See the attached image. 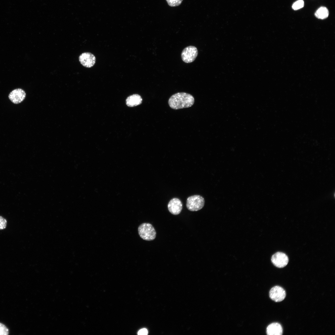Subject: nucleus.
I'll list each match as a JSON object with an SVG mask.
<instances>
[{"label":"nucleus","mask_w":335,"mask_h":335,"mask_svg":"<svg viewBox=\"0 0 335 335\" xmlns=\"http://www.w3.org/2000/svg\"><path fill=\"white\" fill-rule=\"evenodd\" d=\"M194 102L191 95L184 92H178L172 95L169 98L170 107L174 109L187 108L192 106Z\"/></svg>","instance_id":"nucleus-1"},{"label":"nucleus","mask_w":335,"mask_h":335,"mask_svg":"<svg viewBox=\"0 0 335 335\" xmlns=\"http://www.w3.org/2000/svg\"><path fill=\"white\" fill-rule=\"evenodd\" d=\"M138 232L140 237L146 241H151L156 238V232L153 226L150 223H143L138 228Z\"/></svg>","instance_id":"nucleus-2"},{"label":"nucleus","mask_w":335,"mask_h":335,"mask_svg":"<svg viewBox=\"0 0 335 335\" xmlns=\"http://www.w3.org/2000/svg\"><path fill=\"white\" fill-rule=\"evenodd\" d=\"M205 200L202 196L195 195L189 197L186 200L187 208L191 211H197L201 209L204 206Z\"/></svg>","instance_id":"nucleus-3"},{"label":"nucleus","mask_w":335,"mask_h":335,"mask_svg":"<svg viewBox=\"0 0 335 335\" xmlns=\"http://www.w3.org/2000/svg\"><path fill=\"white\" fill-rule=\"evenodd\" d=\"M198 55L197 48L194 46H190L183 49L181 53V58L184 62L189 63L194 61Z\"/></svg>","instance_id":"nucleus-4"},{"label":"nucleus","mask_w":335,"mask_h":335,"mask_svg":"<svg viewBox=\"0 0 335 335\" xmlns=\"http://www.w3.org/2000/svg\"><path fill=\"white\" fill-rule=\"evenodd\" d=\"M271 261L273 264L276 267L283 268L285 266L288 262L287 256L284 253L278 252L272 256Z\"/></svg>","instance_id":"nucleus-5"},{"label":"nucleus","mask_w":335,"mask_h":335,"mask_svg":"<svg viewBox=\"0 0 335 335\" xmlns=\"http://www.w3.org/2000/svg\"><path fill=\"white\" fill-rule=\"evenodd\" d=\"M269 294L270 299L276 302H280L283 300L286 295L285 290L282 287L278 286L272 288L269 292Z\"/></svg>","instance_id":"nucleus-6"},{"label":"nucleus","mask_w":335,"mask_h":335,"mask_svg":"<svg viewBox=\"0 0 335 335\" xmlns=\"http://www.w3.org/2000/svg\"><path fill=\"white\" fill-rule=\"evenodd\" d=\"M79 60L83 66L91 68L95 65L96 59L94 55L91 53L85 52L81 54L79 57Z\"/></svg>","instance_id":"nucleus-7"},{"label":"nucleus","mask_w":335,"mask_h":335,"mask_svg":"<svg viewBox=\"0 0 335 335\" xmlns=\"http://www.w3.org/2000/svg\"><path fill=\"white\" fill-rule=\"evenodd\" d=\"M26 93L23 89L17 88L13 90L9 94L8 97L13 103L18 104L21 103L25 99Z\"/></svg>","instance_id":"nucleus-8"},{"label":"nucleus","mask_w":335,"mask_h":335,"mask_svg":"<svg viewBox=\"0 0 335 335\" xmlns=\"http://www.w3.org/2000/svg\"><path fill=\"white\" fill-rule=\"evenodd\" d=\"M168 208L171 213L174 215H177L180 214L182 210V204L180 199L174 198L168 203Z\"/></svg>","instance_id":"nucleus-9"},{"label":"nucleus","mask_w":335,"mask_h":335,"mask_svg":"<svg viewBox=\"0 0 335 335\" xmlns=\"http://www.w3.org/2000/svg\"><path fill=\"white\" fill-rule=\"evenodd\" d=\"M266 332L268 335H281L283 334V328L279 324L274 323L267 326Z\"/></svg>","instance_id":"nucleus-10"},{"label":"nucleus","mask_w":335,"mask_h":335,"mask_svg":"<svg viewBox=\"0 0 335 335\" xmlns=\"http://www.w3.org/2000/svg\"><path fill=\"white\" fill-rule=\"evenodd\" d=\"M142 100L141 96L137 94L130 96L126 100V104L129 107H132L141 104Z\"/></svg>","instance_id":"nucleus-11"},{"label":"nucleus","mask_w":335,"mask_h":335,"mask_svg":"<svg viewBox=\"0 0 335 335\" xmlns=\"http://www.w3.org/2000/svg\"><path fill=\"white\" fill-rule=\"evenodd\" d=\"M329 11L328 9L324 7L319 8L315 13V16L318 19H324L328 16Z\"/></svg>","instance_id":"nucleus-12"},{"label":"nucleus","mask_w":335,"mask_h":335,"mask_svg":"<svg viewBox=\"0 0 335 335\" xmlns=\"http://www.w3.org/2000/svg\"><path fill=\"white\" fill-rule=\"evenodd\" d=\"M304 2L302 0H298L294 2L292 5V8L294 10H298L303 7Z\"/></svg>","instance_id":"nucleus-13"},{"label":"nucleus","mask_w":335,"mask_h":335,"mask_svg":"<svg viewBox=\"0 0 335 335\" xmlns=\"http://www.w3.org/2000/svg\"><path fill=\"white\" fill-rule=\"evenodd\" d=\"M183 0H166L168 4L170 7H175L179 6Z\"/></svg>","instance_id":"nucleus-14"},{"label":"nucleus","mask_w":335,"mask_h":335,"mask_svg":"<svg viewBox=\"0 0 335 335\" xmlns=\"http://www.w3.org/2000/svg\"><path fill=\"white\" fill-rule=\"evenodd\" d=\"M9 334V330L3 324L0 323V335H7Z\"/></svg>","instance_id":"nucleus-15"},{"label":"nucleus","mask_w":335,"mask_h":335,"mask_svg":"<svg viewBox=\"0 0 335 335\" xmlns=\"http://www.w3.org/2000/svg\"><path fill=\"white\" fill-rule=\"evenodd\" d=\"M7 225V220L2 217L0 216V230L5 229Z\"/></svg>","instance_id":"nucleus-16"},{"label":"nucleus","mask_w":335,"mask_h":335,"mask_svg":"<svg viewBox=\"0 0 335 335\" xmlns=\"http://www.w3.org/2000/svg\"><path fill=\"white\" fill-rule=\"evenodd\" d=\"M147 334L148 331L145 328L141 329L138 332V335H147Z\"/></svg>","instance_id":"nucleus-17"}]
</instances>
